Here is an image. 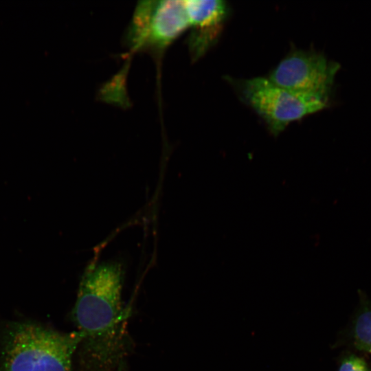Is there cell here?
<instances>
[{"label": "cell", "instance_id": "cell-1", "mask_svg": "<svg viewBox=\"0 0 371 371\" xmlns=\"http://www.w3.org/2000/svg\"><path fill=\"white\" fill-rule=\"evenodd\" d=\"M124 271L115 261L93 262L82 274L72 317L81 335L78 371H125L134 342L122 300Z\"/></svg>", "mask_w": 371, "mask_h": 371}, {"label": "cell", "instance_id": "cell-7", "mask_svg": "<svg viewBox=\"0 0 371 371\" xmlns=\"http://www.w3.org/2000/svg\"><path fill=\"white\" fill-rule=\"evenodd\" d=\"M359 302L352 318L339 332L332 348L346 346L371 355V300L358 290Z\"/></svg>", "mask_w": 371, "mask_h": 371}, {"label": "cell", "instance_id": "cell-5", "mask_svg": "<svg viewBox=\"0 0 371 371\" xmlns=\"http://www.w3.org/2000/svg\"><path fill=\"white\" fill-rule=\"evenodd\" d=\"M339 65L312 51L293 50L267 77L276 85L328 104Z\"/></svg>", "mask_w": 371, "mask_h": 371}, {"label": "cell", "instance_id": "cell-4", "mask_svg": "<svg viewBox=\"0 0 371 371\" xmlns=\"http://www.w3.org/2000/svg\"><path fill=\"white\" fill-rule=\"evenodd\" d=\"M188 28L185 1H140L126 32V43L133 49L159 52Z\"/></svg>", "mask_w": 371, "mask_h": 371}, {"label": "cell", "instance_id": "cell-6", "mask_svg": "<svg viewBox=\"0 0 371 371\" xmlns=\"http://www.w3.org/2000/svg\"><path fill=\"white\" fill-rule=\"evenodd\" d=\"M190 34L188 47L195 60L214 43L229 12L226 2L220 0H185Z\"/></svg>", "mask_w": 371, "mask_h": 371}, {"label": "cell", "instance_id": "cell-8", "mask_svg": "<svg viewBox=\"0 0 371 371\" xmlns=\"http://www.w3.org/2000/svg\"><path fill=\"white\" fill-rule=\"evenodd\" d=\"M337 371H371L368 362L350 350L344 351L338 357Z\"/></svg>", "mask_w": 371, "mask_h": 371}, {"label": "cell", "instance_id": "cell-3", "mask_svg": "<svg viewBox=\"0 0 371 371\" xmlns=\"http://www.w3.org/2000/svg\"><path fill=\"white\" fill-rule=\"evenodd\" d=\"M243 98L265 120L275 136L291 122L326 108L328 103L280 87L267 77L238 82Z\"/></svg>", "mask_w": 371, "mask_h": 371}, {"label": "cell", "instance_id": "cell-2", "mask_svg": "<svg viewBox=\"0 0 371 371\" xmlns=\"http://www.w3.org/2000/svg\"><path fill=\"white\" fill-rule=\"evenodd\" d=\"M80 340L78 330L62 333L30 322L14 324L4 337L0 371H74Z\"/></svg>", "mask_w": 371, "mask_h": 371}]
</instances>
